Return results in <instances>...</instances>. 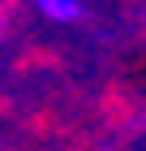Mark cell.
<instances>
[{
  "instance_id": "6da1fadb",
  "label": "cell",
  "mask_w": 146,
  "mask_h": 151,
  "mask_svg": "<svg viewBox=\"0 0 146 151\" xmlns=\"http://www.w3.org/2000/svg\"><path fill=\"white\" fill-rule=\"evenodd\" d=\"M34 9L43 13L47 22H60V26H73L86 17V0H34Z\"/></svg>"
},
{
  "instance_id": "7a4b0ae2",
  "label": "cell",
  "mask_w": 146,
  "mask_h": 151,
  "mask_svg": "<svg viewBox=\"0 0 146 151\" xmlns=\"http://www.w3.org/2000/svg\"><path fill=\"white\" fill-rule=\"evenodd\" d=\"M0 39H4V9H0Z\"/></svg>"
},
{
  "instance_id": "3957f363",
  "label": "cell",
  "mask_w": 146,
  "mask_h": 151,
  "mask_svg": "<svg viewBox=\"0 0 146 151\" xmlns=\"http://www.w3.org/2000/svg\"><path fill=\"white\" fill-rule=\"evenodd\" d=\"M0 9H4V0H0Z\"/></svg>"
}]
</instances>
